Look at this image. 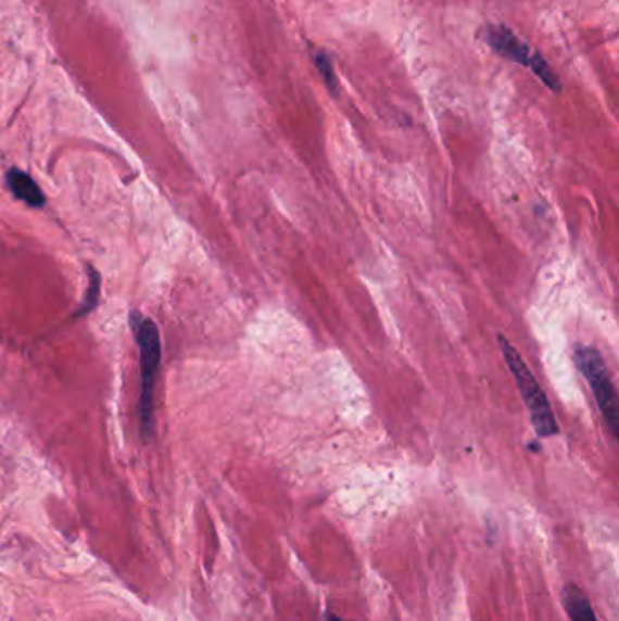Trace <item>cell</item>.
<instances>
[{"label": "cell", "mask_w": 619, "mask_h": 621, "mask_svg": "<svg viewBox=\"0 0 619 621\" xmlns=\"http://www.w3.org/2000/svg\"><path fill=\"white\" fill-rule=\"evenodd\" d=\"M129 326L139 347L140 394L139 433L142 444H150L155 434V388L161 372L162 337L155 320L144 317L140 310L129 313Z\"/></svg>", "instance_id": "obj_1"}, {"label": "cell", "mask_w": 619, "mask_h": 621, "mask_svg": "<svg viewBox=\"0 0 619 621\" xmlns=\"http://www.w3.org/2000/svg\"><path fill=\"white\" fill-rule=\"evenodd\" d=\"M498 344L500 350L504 353L505 362L509 366L510 375L515 377L516 385L523 396V402H526L529 415H531L532 428L536 429L538 436L548 439V436L558 434L559 428L556 417H554L553 405L548 402L547 394L543 391L536 377L532 375L526 360L521 358L520 353L515 345L510 344L507 337L498 334Z\"/></svg>", "instance_id": "obj_2"}, {"label": "cell", "mask_w": 619, "mask_h": 621, "mask_svg": "<svg viewBox=\"0 0 619 621\" xmlns=\"http://www.w3.org/2000/svg\"><path fill=\"white\" fill-rule=\"evenodd\" d=\"M483 40L494 53H498L502 59L516 62L520 66L527 67L542 80L545 88L554 93H561V80L554 72L553 66L543 59L542 53L532 50L520 37H516L515 31L505 24H489L483 28Z\"/></svg>", "instance_id": "obj_3"}, {"label": "cell", "mask_w": 619, "mask_h": 621, "mask_svg": "<svg viewBox=\"0 0 619 621\" xmlns=\"http://www.w3.org/2000/svg\"><path fill=\"white\" fill-rule=\"evenodd\" d=\"M574 364L591 385L608 431L616 436L618 433V393H616L602 353L591 345H578L574 350Z\"/></svg>", "instance_id": "obj_4"}, {"label": "cell", "mask_w": 619, "mask_h": 621, "mask_svg": "<svg viewBox=\"0 0 619 621\" xmlns=\"http://www.w3.org/2000/svg\"><path fill=\"white\" fill-rule=\"evenodd\" d=\"M4 183H7L8 191L18 202H23L31 210H45L46 204H48L45 191L37 183V180L28 172L21 169V167H8L7 172H4Z\"/></svg>", "instance_id": "obj_5"}, {"label": "cell", "mask_w": 619, "mask_h": 621, "mask_svg": "<svg viewBox=\"0 0 619 621\" xmlns=\"http://www.w3.org/2000/svg\"><path fill=\"white\" fill-rule=\"evenodd\" d=\"M564 607L569 614L570 621H597L596 612L592 609L591 601L585 594L581 593L580 587L576 585H567L564 594Z\"/></svg>", "instance_id": "obj_6"}, {"label": "cell", "mask_w": 619, "mask_h": 621, "mask_svg": "<svg viewBox=\"0 0 619 621\" xmlns=\"http://www.w3.org/2000/svg\"><path fill=\"white\" fill-rule=\"evenodd\" d=\"M88 273V288L84 291V299L78 305L75 318H84L91 315L100 302V293H102V277H100L99 269L93 266L86 267Z\"/></svg>", "instance_id": "obj_7"}, {"label": "cell", "mask_w": 619, "mask_h": 621, "mask_svg": "<svg viewBox=\"0 0 619 621\" xmlns=\"http://www.w3.org/2000/svg\"><path fill=\"white\" fill-rule=\"evenodd\" d=\"M311 56H313V64H315L316 69L320 72V77L324 78L327 91H329L332 97H338V94H340V83H338L331 55H329L326 50H321V48H313V50H311Z\"/></svg>", "instance_id": "obj_8"}, {"label": "cell", "mask_w": 619, "mask_h": 621, "mask_svg": "<svg viewBox=\"0 0 619 621\" xmlns=\"http://www.w3.org/2000/svg\"><path fill=\"white\" fill-rule=\"evenodd\" d=\"M326 621H343L342 618H338L334 614H327Z\"/></svg>", "instance_id": "obj_9"}]
</instances>
